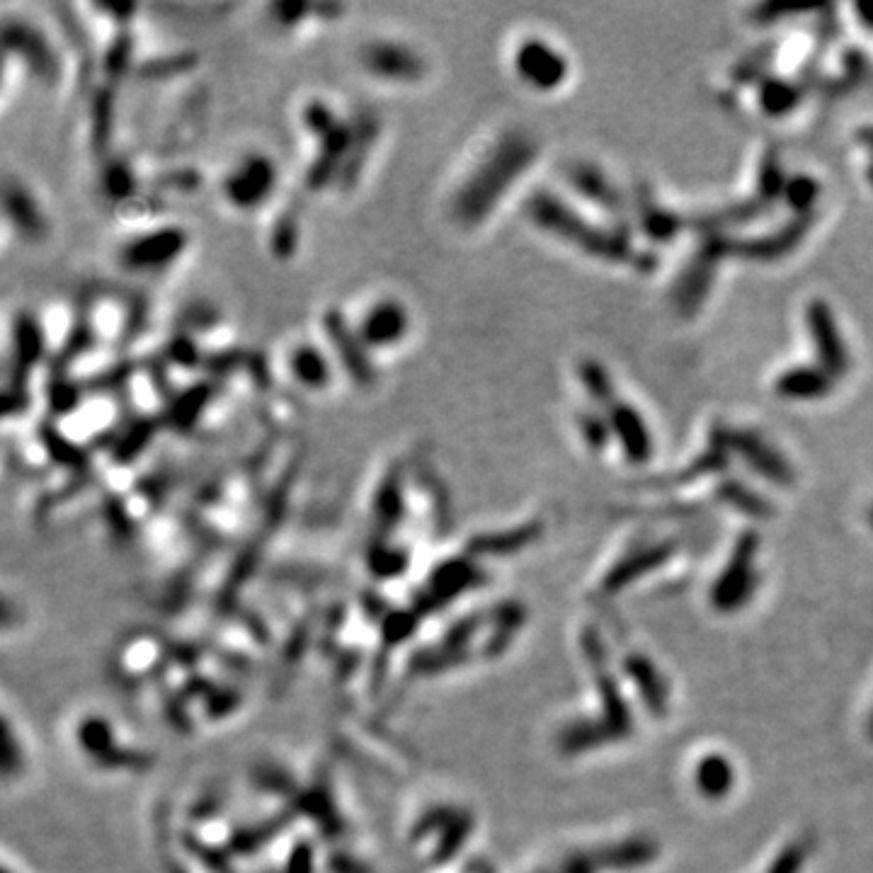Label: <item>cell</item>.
<instances>
[{
    "instance_id": "1",
    "label": "cell",
    "mask_w": 873,
    "mask_h": 873,
    "mask_svg": "<svg viewBox=\"0 0 873 873\" xmlns=\"http://www.w3.org/2000/svg\"><path fill=\"white\" fill-rule=\"evenodd\" d=\"M536 156L539 144L527 131L512 129L500 134L454 187L449 199L454 224L461 228L481 226L515 182L532 168Z\"/></svg>"
},
{
    "instance_id": "2",
    "label": "cell",
    "mask_w": 873,
    "mask_h": 873,
    "mask_svg": "<svg viewBox=\"0 0 873 873\" xmlns=\"http://www.w3.org/2000/svg\"><path fill=\"white\" fill-rule=\"evenodd\" d=\"M527 216L536 228L561 238L590 258L604 262H633L638 255L631 248V231L590 224L549 190L534 192L527 199Z\"/></svg>"
},
{
    "instance_id": "3",
    "label": "cell",
    "mask_w": 873,
    "mask_h": 873,
    "mask_svg": "<svg viewBox=\"0 0 873 873\" xmlns=\"http://www.w3.org/2000/svg\"><path fill=\"white\" fill-rule=\"evenodd\" d=\"M733 255V238L728 233H706L696 245L692 260L679 272L672 287V304L682 318H694L709 299L718 265Z\"/></svg>"
},
{
    "instance_id": "4",
    "label": "cell",
    "mask_w": 873,
    "mask_h": 873,
    "mask_svg": "<svg viewBox=\"0 0 873 873\" xmlns=\"http://www.w3.org/2000/svg\"><path fill=\"white\" fill-rule=\"evenodd\" d=\"M357 61L369 78L386 85H415L427 76V61L420 51L401 39H369L359 49Z\"/></svg>"
},
{
    "instance_id": "5",
    "label": "cell",
    "mask_w": 873,
    "mask_h": 873,
    "mask_svg": "<svg viewBox=\"0 0 873 873\" xmlns=\"http://www.w3.org/2000/svg\"><path fill=\"white\" fill-rule=\"evenodd\" d=\"M279 170L275 158L267 153H245L238 163L228 168L221 180V194L233 209L255 211L277 190Z\"/></svg>"
},
{
    "instance_id": "6",
    "label": "cell",
    "mask_w": 873,
    "mask_h": 873,
    "mask_svg": "<svg viewBox=\"0 0 873 873\" xmlns=\"http://www.w3.org/2000/svg\"><path fill=\"white\" fill-rule=\"evenodd\" d=\"M187 248V231L180 226H163L156 231L129 238L119 250V262L134 275H158L180 260Z\"/></svg>"
},
{
    "instance_id": "7",
    "label": "cell",
    "mask_w": 873,
    "mask_h": 873,
    "mask_svg": "<svg viewBox=\"0 0 873 873\" xmlns=\"http://www.w3.org/2000/svg\"><path fill=\"white\" fill-rule=\"evenodd\" d=\"M3 37H5V51L8 56H17L22 61V66L32 73L37 81L54 85L59 81L61 68H59V56H56L54 44L49 42L47 34L39 27H34L32 22H27L25 17H5L3 25Z\"/></svg>"
},
{
    "instance_id": "8",
    "label": "cell",
    "mask_w": 873,
    "mask_h": 873,
    "mask_svg": "<svg viewBox=\"0 0 873 873\" xmlns=\"http://www.w3.org/2000/svg\"><path fill=\"white\" fill-rule=\"evenodd\" d=\"M355 330L369 352H384L403 345L410 335V311L396 296H379L364 306Z\"/></svg>"
},
{
    "instance_id": "9",
    "label": "cell",
    "mask_w": 873,
    "mask_h": 873,
    "mask_svg": "<svg viewBox=\"0 0 873 873\" xmlns=\"http://www.w3.org/2000/svg\"><path fill=\"white\" fill-rule=\"evenodd\" d=\"M806 328L810 340H813L815 357H818V367H823L832 379H842L852 367V357H849L847 342H844L840 325H837L835 313L827 301L810 299L806 306Z\"/></svg>"
},
{
    "instance_id": "10",
    "label": "cell",
    "mask_w": 873,
    "mask_h": 873,
    "mask_svg": "<svg viewBox=\"0 0 873 873\" xmlns=\"http://www.w3.org/2000/svg\"><path fill=\"white\" fill-rule=\"evenodd\" d=\"M512 66H515L519 81L527 83L529 88L541 90V93L561 88L568 78L566 56L539 37H527L517 44Z\"/></svg>"
},
{
    "instance_id": "11",
    "label": "cell",
    "mask_w": 873,
    "mask_h": 873,
    "mask_svg": "<svg viewBox=\"0 0 873 873\" xmlns=\"http://www.w3.org/2000/svg\"><path fill=\"white\" fill-rule=\"evenodd\" d=\"M323 330L325 338L333 345L335 359L345 367L347 376L362 388L374 386L376 369L372 362V352L359 340L355 325L347 323V318L342 316L338 308H328L323 313Z\"/></svg>"
},
{
    "instance_id": "12",
    "label": "cell",
    "mask_w": 873,
    "mask_h": 873,
    "mask_svg": "<svg viewBox=\"0 0 873 873\" xmlns=\"http://www.w3.org/2000/svg\"><path fill=\"white\" fill-rule=\"evenodd\" d=\"M730 459V430L723 422H716L711 427L709 444L696 459L689 461L682 471L665 473V476H653L648 481H643V488L653 490H672V488H684V485H692L701 478L713 476V473L726 471Z\"/></svg>"
},
{
    "instance_id": "13",
    "label": "cell",
    "mask_w": 873,
    "mask_h": 873,
    "mask_svg": "<svg viewBox=\"0 0 873 873\" xmlns=\"http://www.w3.org/2000/svg\"><path fill=\"white\" fill-rule=\"evenodd\" d=\"M815 224V214L808 216H793L784 226L776 228L769 236L757 238H733V258L747 262H776L791 255L803 241H806L808 231Z\"/></svg>"
},
{
    "instance_id": "14",
    "label": "cell",
    "mask_w": 873,
    "mask_h": 873,
    "mask_svg": "<svg viewBox=\"0 0 873 873\" xmlns=\"http://www.w3.org/2000/svg\"><path fill=\"white\" fill-rule=\"evenodd\" d=\"M730 449L743 456L745 464L752 471L760 473L762 478H767V481L784 485V488H789L796 481V473H793L786 456L779 449H774L762 435H757V432L730 430Z\"/></svg>"
},
{
    "instance_id": "15",
    "label": "cell",
    "mask_w": 873,
    "mask_h": 873,
    "mask_svg": "<svg viewBox=\"0 0 873 873\" xmlns=\"http://www.w3.org/2000/svg\"><path fill=\"white\" fill-rule=\"evenodd\" d=\"M3 209H5V221L15 228L17 236H22L30 243H39L47 238L49 224L42 207H39L37 197H34L25 182L13 178V175L5 178Z\"/></svg>"
},
{
    "instance_id": "16",
    "label": "cell",
    "mask_w": 873,
    "mask_h": 873,
    "mask_svg": "<svg viewBox=\"0 0 873 873\" xmlns=\"http://www.w3.org/2000/svg\"><path fill=\"white\" fill-rule=\"evenodd\" d=\"M604 413H607L614 437L621 442L626 459L631 464H648L653 456V435H650L643 415L626 401H614Z\"/></svg>"
},
{
    "instance_id": "17",
    "label": "cell",
    "mask_w": 873,
    "mask_h": 873,
    "mask_svg": "<svg viewBox=\"0 0 873 873\" xmlns=\"http://www.w3.org/2000/svg\"><path fill=\"white\" fill-rule=\"evenodd\" d=\"M566 178L570 185H573V190H578L582 197L590 199V202L597 204L599 209L609 211V216H614L616 219V228L629 231L621 192L616 190L612 182H609V178L602 173V170L590 163H573L568 165Z\"/></svg>"
},
{
    "instance_id": "18",
    "label": "cell",
    "mask_w": 873,
    "mask_h": 873,
    "mask_svg": "<svg viewBox=\"0 0 873 873\" xmlns=\"http://www.w3.org/2000/svg\"><path fill=\"white\" fill-rule=\"evenodd\" d=\"M757 546H760V539L755 534L747 532L740 536L728 561V568L723 570L721 580L716 582L713 602L721 604V607L723 604H735L752 590V558H755Z\"/></svg>"
},
{
    "instance_id": "19",
    "label": "cell",
    "mask_w": 873,
    "mask_h": 873,
    "mask_svg": "<svg viewBox=\"0 0 873 873\" xmlns=\"http://www.w3.org/2000/svg\"><path fill=\"white\" fill-rule=\"evenodd\" d=\"M769 209H772V204L764 202V199H760L755 194V197L743 199V202L726 204V207L721 209L704 211V214H692L687 219V228H692V231L699 233V236H706V233H726L728 228L747 226L752 224V221L762 219V216L769 214Z\"/></svg>"
},
{
    "instance_id": "20",
    "label": "cell",
    "mask_w": 873,
    "mask_h": 873,
    "mask_svg": "<svg viewBox=\"0 0 873 873\" xmlns=\"http://www.w3.org/2000/svg\"><path fill=\"white\" fill-rule=\"evenodd\" d=\"M287 372L304 391H323L333 379V364L316 342H296L287 352Z\"/></svg>"
},
{
    "instance_id": "21",
    "label": "cell",
    "mask_w": 873,
    "mask_h": 873,
    "mask_svg": "<svg viewBox=\"0 0 873 873\" xmlns=\"http://www.w3.org/2000/svg\"><path fill=\"white\" fill-rule=\"evenodd\" d=\"M636 211H638V224H641L643 233L655 243H670L679 236L682 228H687V219L675 214V211L665 209L663 204L655 202L653 192L646 182L636 185Z\"/></svg>"
},
{
    "instance_id": "22",
    "label": "cell",
    "mask_w": 873,
    "mask_h": 873,
    "mask_svg": "<svg viewBox=\"0 0 873 873\" xmlns=\"http://www.w3.org/2000/svg\"><path fill=\"white\" fill-rule=\"evenodd\" d=\"M832 386H835V379L815 364L786 369L774 381L776 396L789 398V401H818L832 391Z\"/></svg>"
},
{
    "instance_id": "23",
    "label": "cell",
    "mask_w": 873,
    "mask_h": 873,
    "mask_svg": "<svg viewBox=\"0 0 873 873\" xmlns=\"http://www.w3.org/2000/svg\"><path fill=\"white\" fill-rule=\"evenodd\" d=\"M44 355L42 325L30 313H17L13 325V362H10L8 379L25 381V376Z\"/></svg>"
},
{
    "instance_id": "24",
    "label": "cell",
    "mask_w": 873,
    "mask_h": 873,
    "mask_svg": "<svg viewBox=\"0 0 873 873\" xmlns=\"http://www.w3.org/2000/svg\"><path fill=\"white\" fill-rule=\"evenodd\" d=\"M672 553H675V541H655V544L648 546H636L609 570L607 578H604V587L607 590H619V587L629 585V580L638 578V575L663 566Z\"/></svg>"
},
{
    "instance_id": "25",
    "label": "cell",
    "mask_w": 873,
    "mask_h": 873,
    "mask_svg": "<svg viewBox=\"0 0 873 873\" xmlns=\"http://www.w3.org/2000/svg\"><path fill=\"white\" fill-rule=\"evenodd\" d=\"M757 88H760L757 100H760L762 112L769 114V117H786V114L796 110V107L803 102V97H806V88H803L801 83L786 81V78L769 76L764 78Z\"/></svg>"
},
{
    "instance_id": "26",
    "label": "cell",
    "mask_w": 873,
    "mask_h": 873,
    "mask_svg": "<svg viewBox=\"0 0 873 873\" xmlns=\"http://www.w3.org/2000/svg\"><path fill=\"white\" fill-rule=\"evenodd\" d=\"M776 49H779L776 42H764L760 47L747 51L745 56H740L733 68H730V81H733V85L745 88V85H760L764 78H769L767 73L776 59Z\"/></svg>"
},
{
    "instance_id": "27",
    "label": "cell",
    "mask_w": 873,
    "mask_h": 873,
    "mask_svg": "<svg viewBox=\"0 0 873 873\" xmlns=\"http://www.w3.org/2000/svg\"><path fill=\"white\" fill-rule=\"evenodd\" d=\"M716 498L721 500L723 505L743 512V515H750V517H769L772 515V505H769V500L762 498L760 493H755V490H750L745 483H740V481L718 483Z\"/></svg>"
},
{
    "instance_id": "28",
    "label": "cell",
    "mask_w": 873,
    "mask_h": 873,
    "mask_svg": "<svg viewBox=\"0 0 873 873\" xmlns=\"http://www.w3.org/2000/svg\"><path fill=\"white\" fill-rule=\"evenodd\" d=\"M578 376L582 381V386H585L587 396L595 401L599 408L607 410L609 405L614 401H619L616 398V388L612 376H609L607 367H604L602 362H597V359H580L578 362Z\"/></svg>"
},
{
    "instance_id": "29",
    "label": "cell",
    "mask_w": 873,
    "mask_h": 873,
    "mask_svg": "<svg viewBox=\"0 0 873 873\" xmlns=\"http://www.w3.org/2000/svg\"><path fill=\"white\" fill-rule=\"evenodd\" d=\"M539 532H541L539 524H524V527L510 529V532L483 534V536H478L476 544H473V549H478L483 553H512V551L524 549L529 541H534L536 536H539Z\"/></svg>"
},
{
    "instance_id": "30",
    "label": "cell",
    "mask_w": 873,
    "mask_h": 873,
    "mask_svg": "<svg viewBox=\"0 0 873 873\" xmlns=\"http://www.w3.org/2000/svg\"><path fill=\"white\" fill-rule=\"evenodd\" d=\"M786 182L789 180H786L784 168H781L779 153L769 148V151H764L760 168H757V197L774 204L776 199L784 197Z\"/></svg>"
},
{
    "instance_id": "31",
    "label": "cell",
    "mask_w": 873,
    "mask_h": 873,
    "mask_svg": "<svg viewBox=\"0 0 873 873\" xmlns=\"http://www.w3.org/2000/svg\"><path fill=\"white\" fill-rule=\"evenodd\" d=\"M299 119H301V127H304L306 134H311L313 139H318V141L325 139L330 131H335L342 124L333 107H330L325 100H321V97H313V100H308L306 105L301 107Z\"/></svg>"
},
{
    "instance_id": "32",
    "label": "cell",
    "mask_w": 873,
    "mask_h": 873,
    "mask_svg": "<svg viewBox=\"0 0 873 873\" xmlns=\"http://www.w3.org/2000/svg\"><path fill=\"white\" fill-rule=\"evenodd\" d=\"M818 197L820 185L810 175H796V178H789V182H786L784 199L789 204V209L796 211V216L815 214L813 207L818 204Z\"/></svg>"
},
{
    "instance_id": "33",
    "label": "cell",
    "mask_w": 873,
    "mask_h": 873,
    "mask_svg": "<svg viewBox=\"0 0 873 873\" xmlns=\"http://www.w3.org/2000/svg\"><path fill=\"white\" fill-rule=\"evenodd\" d=\"M578 430L582 435V442L592 449V452H604L612 439V425L597 410H582L578 415Z\"/></svg>"
},
{
    "instance_id": "34",
    "label": "cell",
    "mask_w": 873,
    "mask_h": 873,
    "mask_svg": "<svg viewBox=\"0 0 873 873\" xmlns=\"http://www.w3.org/2000/svg\"><path fill=\"white\" fill-rule=\"evenodd\" d=\"M815 49L813 56H818V59H823L825 51L832 47V42H835L837 37H840V20H837V10L832 8V5H820L818 10H815Z\"/></svg>"
},
{
    "instance_id": "35",
    "label": "cell",
    "mask_w": 873,
    "mask_h": 873,
    "mask_svg": "<svg viewBox=\"0 0 873 873\" xmlns=\"http://www.w3.org/2000/svg\"><path fill=\"white\" fill-rule=\"evenodd\" d=\"M818 8H801V5H789V3H762L755 5L750 10V22L757 27H772L779 22H786L789 17H798L806 13H815Z\"/></svg>"
},
{
    "instance_id": "36",
    "label": "cell",
    "mask_w": 873,
    "mask_h": 873,
    "mask_svg": "<svg viewBox=\"0 0 873 873\" xmlns=\"http://www.w3.org/2000/svg\"><path fill=\"white\" fill-rule=\"evenodd\" d=\"M296 243H299V224H296L294 211L291 214L287 211L284 219H279L275 228H272V253L284 260L294 258Z\"/></svg>"
},
{
    "instance_id": "37",
    "label": "cell",
    "mask_w": 873,
    "mask_h": 873,
    "mask_svg": "<svg viewBox=\"0 0 873 873\" xmlns=\"http://www.w3.org/2000/svg\"><path fill=\"white\" fill-rule=\"evenodd\" d=\"M866 71H869V56H866V51L859 49V47L844 49V54H842V73H847V76L857 78V81L861 83L866 78Z\"/></svg>"
},
{
    "instance_id": "38",
    "label": "cell",
    "mask_w": 873,
    "mask_h": 873,
    "mask_svg": "<svg viewBox=\"0 0 873 873\" xmlns=\"http://www.w3.org/2000/svg\"><path fill=\"white\" fill-rule=\"evenodd\" d=\"M728 772L723 769V762H709L704 769H701V786H704L706 791L711 793H721L728 786Z\"/></svg>"
},
{
    "instance_id": "39",
    "label": "cell",
    "mask_w": 873,
    "mask_h": 873,
    "mask_svg": "<svg viewBox=\"0 0 873 873\" xmlns=\"http://www.w3.org/2000/svg\"><path fill=\"white\" fill-rule=\"evenodd\" d=\"M803 859H806V849H803V847H791V849H786V852L774 861L772 869H769L767 873H798V869H801V864H803Z\"/></svg>"
},
{
    "instance_id": "40",
    "label": "cell",
    "mask_w": 873,
    "mask_h": 873,
    "mask_svg": "<svg viewBox=\"0 0 873 873\" xmlns=\"http://www.w3.org/2000/svg\"><path fill=\"white\" fill-rule=\"evenodd\" d=\"M854 13H857L861 27L873 32V3H857L854 5Z\"/></svg>"
},
{
    "instance_id": "41",
    "label": "cell",
    "mask_w": 873,
    "mask_h": 873,
    "mask_svg": "<svg viewBox=\"0 0 873 873\" xmlns=\"http://www.w3.org/2000/svg\"><path fill=\"white\" fill-rule=\"evenodd\" d=\"M857 141L866 148V151L871 153V158H873V127H861L857 131Z\"/></svg>"
},
{
    "instance_id": "42",
    "label": "cell",
    "mask_w": 873,
    "mask_h": 873,
    "mask_svg": "<svg viewBox=\"0 0 873 873\" xmlns=\"http://www.w3.org/2000/svg\"><path fill=\"white\" fill-rule=\"evenodd\" d=\"M866 178H869V182L873 185V158L869 161V165H866Z\"/></svg>"
},
{
    "instance_id": "43",
    "label": "cell",
    "mask_w": 873,
    "mask_h": 873,
    "mask_svg": "<svg viewBox=\"0 0 873 873\" xmlns=\"http://www.w3.org/2000/svg\"><path fill=\"white\" fill-rule=\"evenodd\" d=\"M869 522H871V527H873V507H871V512H869Z\"/></svg>"
},
{
    "instance_id": "44",
    "label": "cell",
    "mask_w": 873,
    "mask_h": 873,
    "mask_svg": "<svg viewBox=\"0 0 873 873\" xmlns=\"http://www.w3.org/2000/svg\"><path fill=\"white\" fill-rule=\"evenodd\" d=\"M871 735H873V713H871Z\"/></svg>"
}]
</instances>
